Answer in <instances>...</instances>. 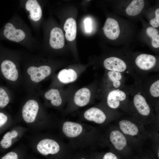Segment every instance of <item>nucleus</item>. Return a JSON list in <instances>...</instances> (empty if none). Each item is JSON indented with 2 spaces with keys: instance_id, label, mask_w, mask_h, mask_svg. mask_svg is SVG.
Instances as JSON below:
<instances>
[{
  "instance_id": "1",
  "label": "nucleus",
  "mask_w": 159,
  "mask_h": 159,
  "mask_svg": "<svg viewBox=\"0 0 159 159\" xmlns=\"http://www.w3.org/2000/svg\"><path fill=\"white\" fill-rule=\"evenodd\" d=\"M21 85L27 93L39 90V85L52 77L56 69L42 56L23 50L21 61Z\"/></svg>"
},
{
  "instance_id": "2",
  "label": "nucleus",
  "mask_w": 159,
  "mask_h": 159,
  "mask_svg": "<svg viewBox=\"0 0 159 159\" xmlns=\"http://www.w3.org/2000/svg\"><path fill=\"white\" fill-rule=\"evenodd\" d=\"M0 39L19 44L31 52H37L40 45L37 38L32 35L30 28L16 12L0 32Z\"/></svg>"
},
{
  "instance_id": "3",
  "label": "nucleus",
  "mask_w": 159,
  "mask_h": 159,
  "mask_svg": "<svg viewBox=\"0 0 159 159\" xmlns=\"http://www.w3.org/2000/svg\"><path fill=\"white\" fill-rule=\"evenodd\" d=\"M23 50L0 48V77L12 87L21 86Z\"/></svg>"
},
{
  "instance_id": "4",
  "label": "nucleus",
  "mask_w": 159,
  "mask_h": 159,
  "mask_svg": "<svg viewBox=\"0 0 159 159\" xmlns=\"http://www.w3.org/2000/svg\"><path fill=\"white\" fill-rule=\"evenodd\" d=\"M40 2L38 0H21L19 1V8L25 11L32 26L37 33L40 27L42 16Z\"/></svg>"
},
{
  "instance_id": "5",
  "label": "nucleus",
  "mask_w": 159,
  "mask_h": 159,
  "mask_svg": "<svg viewBox=\"0 0 159 159\" xmlns=\"http://www.w3.org/2000/svg\"><path fill=\"white\" fill-rule=\"evenodd\" d=\"M39 94L37 92L28 93L23 105L21 114L24 120L28 123L35 121L39 114L40 105L38 100Z\"/></svg>"
},
{
  "instance_id": "6",
  "label": "nucleus",
  "mask_w": 159,
  "mask_h": 159,
  "mask_svg": "<svg viewBox=\"0 0 159 159\" xmlns=\"http://www.w3.org/2000/svg\"><path fill=\"white\" fill-rule=\"evenodd\" d=\"M82 72L71 68L63 69L52 76L50 87H59L61 85L72 83L77 80Z\"/></svg>"
},
{
  "instance_id": "7",
  "label": "nucleus",
  "mask_w": 159,
  "mask_h": 159,
  "mask_svg": "<svg viewBox=\"0 0 159 159\" xmlns=\"http://www.w3.org/2000/svg\"><path fill=\"white\" fill-rule=\"evenodd\" d=\"M37 92L39 95L55 107L60 106L62 102L63 97L68 96L61 87H49L45 91L42 92L39 90Z\"/></svg>"
},
{
  "instance_id": "8",
  "label": "nucleus",
  "mask_w": 159,
  "mask_h": 159,
  "mask_svg": "<svg viewBox=\"0 0 159 159\" xmlns=\"http://www.w3.org/2000/svg\"><path fill=\"white\" fill-rule=\"evenodd\" d=\"M124 80L122 73L107 70L105 73L103 80L105 91L111 89H122Z\"/></svg>"
},
{
  "instance_id": "9",
  "label": "nucleus",
  "mask_w": 159,
  "mask_h": 159,
  "mask_svg": "<svg viewBox=\"0 0 159 159\" xmlns=\"http://www.w3.org/2000/svg\"><path fill=\"white\" fill-rule=\"evenodd\" d=\"M107 104L112 109H116L120 106L121 102L127 98V93L122 89H114L105 91Z\"/></svg>"
},
{
  "instance_id": "10",
  "label": "nucleus",
  "mask_w": 159,
  "mask_h": 159,
  "mask_svg": "<svg viewBox=\"0 0 159 159\" xmlns=\"http://www.w3.org/2000/svg\"><path fill=\"white\" fill-rule=\"evenodd\" d=\"M37 151L44 155L49 154L54 155L59 151L60 147L55 140L49 139H45L40 141L36 146Z\"/></svg>"
},
{
  "instance_id": "11",
  "label": "nucleus",
  "mask_w": 159,
  "mask_h": 159,
  "mask_svg": "<svg viewBox=\"0 0 159 159\" xmlns=\"http://www.w3.org/2000/svg\"><path fill=\"white\" fill-rule=\"evenodd\" d=\"M93 91L89 87H83L77 90L73 94V100L77 106L82 107L87 105L93 95Z\"/></svg>"
},
{
  "instance_id": "12",
  "label": "nucleus",
  "mask_w": 159,
  "mask_h": 159,
  "mask_svg": "<svg viewBox=\"0 0 159 159\" xmlns=\"http://www.w3.org/2000/svg\"><path fill=\"white\" fill-rule=\"evenodd\" d=\"M49 45L54 49L62 48L64 44V39L62 30L54 27L51 29L49 34Z\"/></svg>"
},
{
  "instance_id": "13",
  "label": "nucleus",
  "mask_w": 159,
  "mask_h": 159,
  "mask_svg": "<svg viewBox=\"0 0 159 159\" xmlns=\"http://www.w3.org/2000/svg\"><path fill=\"white\" fill-rule=\"evenodd\" d=\"M157 62L156 57L153 55L142 54L136 58L135 63L139 69L144 71L153 69L155 66Z\"/></svg>"
},
{
  "instance_id": "14",
  "label": "nucleus",
  "mask_w": 159,
  "mask_h": 159,
  "mask_svg": "<svg viewBox=\"0 0 159 159\" xmlns=\"http://www.w3.org/2000/svg\"><path fill=\"white\" fill-rule=\"evenodd\" d=\"M105 68L107 70L119 72L122 73L127 72V66L125 62L118 57H111L106 58L103 61Z\"/></svg>"
},
{
  "instance_id": "15",
  "label": "nucleus",
  "mask_w": 159,
  "mask_h": 159,
  "mask_svg": "<svg viewBox=\"0 0 159 159\" xmlns=\"http://www.w3.org/2000/svg\"><path fill=\"white\" fill-rule=\"evenodd\" d=\"M133 96L134 105L139 113L145 116L149 115L150 109L144 94L140 91H135Z\"/></svg>"
},
{
  "instance_id": "16",
  "label": "nucleus",
  "mask_w": 159,
  "mask_h": 159,
  "mask_svg": "<svg viewBox=\"0 0 159 159\" xmlns=\"http://www.w3.org/2000/svg\"><path fill=\"white\" fill-rule=\"evenodd\" d=\"M103 31L105 35L108 39L112 40L116 39L120 33L117 21L111 18H107L103 27Z\"/></svg>"
},
{
  "instance_id": "17",
  "label": "nucleus",
  "mask_w": 159,
  "mask_h": 159,
  "mask_svg": "<svg viewBox=\"0 0 159 159\" xmlns=\"http://www.w3.org/2000/svg\"><path fill=\"white\" fill-rule=\"evenodd\" d=\"M84 115L87 120L98 124L103 123L106 117L105 114L102 110L95 107H91L86 110Z\"/></svg>"
},
{
  "instance_id": "18",
  "label": "nucleus",
  "mask_w": 159,
  "mask_h": 159,
  "mask_svg": "<svg viewBox=\"0 0 159 159\" xmlns=\"http://www.w3.org/2000/svg\"><path fill=\"white\" fill-rule=\"evenodd\" d=\"M62 130L68 137L74 138L79 135L82 130V126L80 124L71 121L65 122L63 125Z\"/></svg>"
},
{
  "instance_id": "19",
  "label": "nucleus",
  "mask_w": 159,
  "mask_h": 159,
  "mask_svg": "<svg viewBox=\"0 0 159 159\" xmlns=\"http://www.w3.org/2000/svg\"><path fill=\"white\" fill-rule=\"evenodd\" d=\"M110 140L116 149L121 150L126 146L127 140L124 135L120 131L114 130L110 135Z\"/></svg>"
},
{
  "instance_id": "20",
  "label": "nucleus",
  "mask_w": 159,
  "mask_h": 159,
  "mask_svg": "<svg viewBox=\"0 0 159 159\" xmlns=\"http://www.w3.org/2000/svg\"><path fill=\"white\" fill-rule=\"evenodd\" d=\"M64 29L66 32L65 36L67 39L69 41L74 40L77 34V25L75 20L72 18H68L64 23Z\"/></svg>"
},
{
  "instance_id": "21",
  "label": "nucleus",
  "mask_w": 159,
  "mask_h": 159,
  "mask_svg": "<svg viewBox=\"0 0 159 159\" xmlns=\"http://www.w3.org/2000/svg\"><path fill=\"white\" fill-rule=\"evenodd\" d=\"M120 128L122 131L127 135L132 136L137 135L138 129L135 124L127 120H122L119 122Z\"/></svg>"
},
{
  "instance_id": "22",
  "label": "nucleus",
  "mask_w": 159,
  "mask_h": 159,
  "mask_svg": "<svg viewBox=\"0 0 159 159\" xmlns=\"http://www.w3.org/2000/svg\"><path fill=\"white\" fill-rule=\"evenodd\" d=\"M19 133L16 130H12L6 132L0 141V148L4 150L9 148L12 145L13 139L18 136Z\"/></svg>"
},
{
  "instance_id": "23",
  "label": "nucleus",
  "mask_w": 159,
  "mask_h": 159,
  "mask_svg": "<svg viewBox=\"0 0 159 159\" xmlns=\"http://www.w3.org/2000/svg\"><path fill=\"white\" fill-rule=\"evenodd\" d=\"M144 5V1L143 0H134L127 7L126 13L130 16L137 15L142 10Z\"/></svg>"
},
{
  "instance_id": "24",
  "label": "nucleus",
  "mask_w": 159,
  "mask_h": 159,
  "mask_svg": "<svg viewBox=\"0 0 159 159\" xmlns=\"http://www.w3.org/2000/svg\"><path fill=\"white\" fill-rule=\"evenodd\" d=\"M13 95L6 87L0 86V110L6 107L11 102Z\"/></svg>"
},
{
  "instance_id": "25",
  "label": "nucleus",
  "mask_w": 159,
  "mask_h": 159,
  "mask_svg": "<svg viewBox=\"0 0 159 159\" xmlns=\"http://www.w3.org/2000/svg\"><path fill=\"white\" fill-rule=\"evenodd\" d=\"M147 90L148 96L155 98L159 97V80L157 79L152 82L149 85Z\"/></svg>"
},
{
  "instance_id": "26",
  "label": "nucleus",
  "mask_w": 159,
  "mask_h": 159,
  "mask_svg": "<svg viewBox=\"0 0 159 159\" xmlns=\"http://www.w3.org/2000/svg\"><path fill=\"white\" fill-rule=\"evenodd\" d=\"M24 155L21 152L15 151L9 152L0 158V159H24Z\"/></svg>"
},
{
  "instance_id": "27",
  "label": "nucleus",
  "mask_w": 159,
  "mask_h": 159,
  "mask_svg": "<svg viewBox=\"0 0 159 159\" xmlns=\"http://www.w3.org/2000/svg\"><path fill=\"white\" fill-rule=\"evenodd\" d=\"M9 121V117L6 112L0 111V132L7 125Z\"/></svg>"
},
{
  "instance_id": "28",
  "label": "nucleus",
  "mask_w": 159,
  "mask_h": 159,
  "mask_svg": "<svg viewBox=\"0 0 159 159\" xmlns=\"http://www.w3.org/2000/svg\"><path fill=\"white\" fill-rule=\"evenodd\" d=\"M146 32L148 35L152 38V40L159 37L158 31L153 27H148L146 29Z\"/></svg>"
},
{
  "instance_id": "29",
  "label": "nucleus",
  "mask_w": 159,
  "mask_h": 159,
  "mask_svg": "<svg viewBox=\"0 0 159 159\" xmlns=\"http://www.w3.org/2000/svg\"><path fill=\"white\" fill-rule=\"evenodd\" d=\"M155 17L150 21V24L153 27L155 28L159 26V9H157L155 11Z\"/></svg>"
},
{
  "instance_id": "30",
  "label": "nucleus",
  "mask_w": 159,
  "mask_h": 159,
  "mask_svg": "<svg viewBox=\"0 0 159 159\" xmlns=\"http://www.w3.org/2000/svg\"><path fill=\"white\" fill-rule=\"evenodd\" d=\"M85 28L87 33L91 32L92 29V21L91 19L88 18L85 19L84 21Z\"/></svg>"
},
{
  "instance_id": "31",
  "label": "nucleus",
  "mask_w": 159,
  "mask_h": 159,
  "mask_svg": "<svg viewBox=\"0 0 159 159\" xmlns=\"http://www.w3.org/2000/svg\"><path fill=\"white\" fill-rule=\"evenodd\" d=\"M103 159H118V158L113 153L108 152L104 155Z\"/></svg>"
},
{
  "instance_id": "32",
  "label": "nucleus",
  "mask_w": 159,
  "mask_h": 159,
  "mask_svg": "<svg viewBox=\"0 0 159 159\" xmlns=\"http://www.w3.org/2000/svg\"><path fill=\"white\" fill-rule=\"evenodd\" d=\"M159 151H158V157L159 158Z\"/></svg>"
},
{
  "instance_id": "33",
  "label": "nucleus",
  "mask_w": 159,
  "mask_h": 159,
  "mask_svg": "<svg viewBox=\"0 0 159 159\" xmlns=\"http://www.w3.org/2000/svg\"><path fill=\"white\" fill-rule=\"evenodd\" d=\"M82 159H84V158H82Z\"/></svg>"
}]
</instances>
